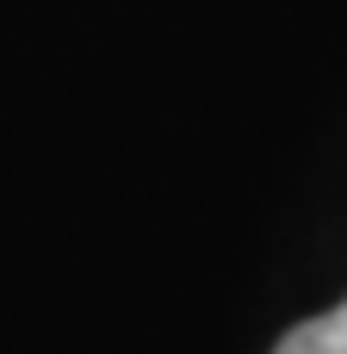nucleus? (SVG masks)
Returning a JSON list of instances; mask_svg holds the SVG:
<instances>
[{
    "label": "nucleus",
    "instance_id": "f257e3e1",
    "mask_svg": "<svg viewBox=\"0 0 347 354\" xmlns=\"http://www.w3.org/2000/svg\"><path fill=\"white\" fill-rule=\"evenodd\" d=\"M273 354H347V299L335 311H323V317H304V324H292Z\"/></svg>",
    "mask_w": 347,
    "mask_h": 354
}]
</instances>
